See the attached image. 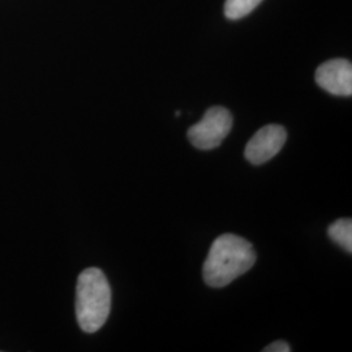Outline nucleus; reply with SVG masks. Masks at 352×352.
<instances>
[{
  "mask_svg": "<svg viewBox=\"0 0 352 352\" xmlns=\"http://www.w3.org/2000/svg\"><path fill=\"white\" fill-rule=\"evenodd\" d=\"M263 351L265 352H289L291 347L289 343L285 340H277L274 343H270L269 346H266Z\"/></svg>",
  "mask_w": 352,
  "mask_h": 352,
  "instance_id": "nucleus-8",
  "label": "nucleus"
},
{
  "mask_svg": "<svg viewBox=\"0 0 352 352\" xmlns=\"http://www.w3.org/2000/svg\"><path fill=\"white\" fill-rule=\"evenodd\" d=\"M111 309V289L98 267H89L77 279L76 317L82 331L93 334L107 321Z\"/></svg>",
  "mask_w": 352,
  "mask_h": 352,
  "instance_id": "nucleus-2",
  "label": "nucleus"
},
{
  "mask_svg": "<svg viewBox=\"0 0 352 352\" xmlns=\"http://www.w3.org/2000/svg\"><path fill=\"white\" fill-rule=\"evenodd\" d=\"M232 115L221 106L208 109L201 120L188 129L189 142L200 151L218 148L232 128Z\"/></svg>",
  "mask_w": 352,
  "mask_h": 352,
  "instance_id": "nucleus-3",
  "label": "nucleus"
},
{
  "mask_svg": "<svg viewBox=\"0 0 352 352\" xmlns=\"http://www.w3.org/2000/svg\"><path fill=\"white\" fill-rule=\"evenodd\" d=\"M286 140L287 132L283 126L279 124L263 126L248 141L244 155L252 164H265L277 155L285 146Z\"/></svg>",
  "mask_w": 352,
  "mask_h": 352,
  "instance_id": "nucleus-4",
  "label": "nucleus"
},
{
  "mask_svg": "<svg viewBox=\"0 0 352 352\" xmlns=\"http://www.w3.org/2000/svg\"><path fill=\"white\" fill-rule=\"evenodd\" d=\"M315 80L320 88L333 96L351 97V62L347 59L327 60L316 69Z\"/></svg>",
  "mask_w": 352,
  "mask_h": 352,
  "instance_id": "nucleus-5",
  "label": "nucleus"
},
{
  "mask_svg": "<svg viewBox=\"0 0 352 352\" xmlns=\"http://www.w3.org/2000/svg\"><path fill=\"white\" fill-rule=\"evenodd\" d=\"M327 235L336 244L340 245L344 251L352 252V221L343 218L333 222L327 228Z\"/></svg>",
  "mask_w": 352,
  "mask_h": 352,
  "instance_id": "nucleus-6",
  "label": "nucleus"
},
{
  "mask_svg": "<svg viewBox=\"0 0 352 352\" xmlns=\"http://www.w3.org/2000/svg\"><path fill=\"white\" fill-rule=\"evenodd\" d=\"M256 263V252L248 240L223 234L214 240L202 267V277L213 289L226 287L247 273Z\"/></svg>",
  "mask_w": 352,
  "mask_h": 352,
  "instance_id": "nucleus-1",
  "label": "nucleus"
},
{
  "mask_svg": "<svg viewBox=\"0 0 352 352\" xmlns=\"http://www.w3.org/2000/svg\"><path fill=\"white\" fill-rule=\"evenodd\" d=\"M263 0H226L225 14L230 20H239L256 10Z\"/></svg>",
  "mask_w": 352,
  "mask_h": 352,
  "instance_id": "nucleus-7",
  "label": "nucleus"
}]
</instances>
